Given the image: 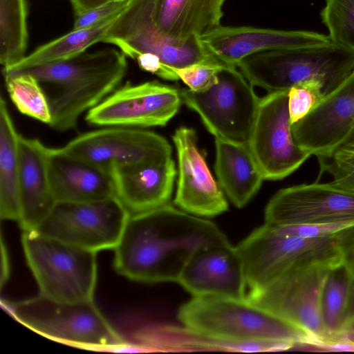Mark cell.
<instances>
[{"label":"cell","mask_w":354,"mask_h":354,"mask_svg":"<svg viewBox=\"0 0 354 354\" xmlns=\"http://www.w3.org/2000/svg\"><path fill=\"white\" fill-rule=\"evenodd\" d=\"M226 0H158L155 21L171 39L185 42L218 26Z\"/></svg>","instance_id":"cb8c5ba5"},{"label":"cell","mask_w":354,"mask_h":354,"mask_svg":"<svg viewBox=\"0 0 354 354\" xmlns=\"http://www.w3.org/2000/svg\"><path fill=\"white\" fill-rule=\"evenodd\" d=\"M182 103L180 90L174 87L157 81L126 82L86 112L85 120L100 127L165 126Z\"/></svg>","instance_id":"4fadbf2b"},{"label":"cell","mask_w":354,"mask_h":354,"mask_svg":"<svg viewBox=\"0 0 354 354\" xmlns=\"http://www.w3.org/2000/svg\"><path fill=\"white\" fill-rule=\"evenodd\" d=\"M229 243L215 223L169 203L130 214L114 249L113 266L137 281L178 282L196 253Z\"/></svg>","instance_id":"6da1fadb"},{"label":"cell","mask_w":354,"mask_h":354,"mask_svg":"<svg viewBox=\"0 0 354 354\" xmlns=\"http://www.w3.org/2000/svg\"><path fill=\"white\" fill-rule=\"evenodd\" d=\"M353 225L354 222L352 221H337L274 226L281 232L289 235L306 238H319L334 236L341 230Z\"/></svg>","instance_id":"e575fe53"},{"label":"cell","mask_w":354,"mask_h":354,"mask_svg":"<svg viewBox=\"0 0 354 354\" xmlns=\"http://www.w3.org/2000/svg\"><path fill=\"white\" fill-rule=\"evenodd\" d=\"M2 305L25 326L60 343L99 351H116L128 344L93 300L60 302L39 295L15 303L5 301Z\"/></svg>","instance_id":"8992f818"},{"label":"cell","mask_w":354,"mask_h":354,"mask_svg":"<svg viewBox=\"0 0 354 354\" xmlns=\"http://www.w3.org/2000/svg\"><path fill=\"white\" fill-rule=\"evenodd\" d=\"M134 0H109L80 15H75L72 30L93 26L124 10Z\"/></svg>","instance_id":"d590c367"},{"label":"cell","mask_w":354,"mask_h":354,"mask_svg":"<svg viewBox=\"0 0 354 354\" xmlns=\"http://www.w3.org/2000/svg\"><path fill=\"white\" fill-rule=\"evenodd\" d=\"M354 124V73L292 125L295 142L317 157L330 154Z\"/></svg>","instance_id":"ac0fdd59"},{"label":"cell","mask_w":354,"mask_h":354,"mask_svg":"<svg viewBox=\"0 0 354 354\" xmlns=\"http://www.w3.org/2000/svg\"><path fill=\"white\" fill-rule=\"evenodd\" d=\"M147 343L148 349L156 351L218 350L239 352H257L263 350L258 342L236 344L214 339L186 327L165 326L143 333L141 338Z\"/></svg>","instance_id":"4316f807"},{"label":"cell","mask_w":354,"mask_h":354,"mask_svg":"<svg viewBox=\"0 0 354 354\" xmlns=\"http://www.w3.org/2000/svg\"><path fill=\"white\" fill-rule=\"evenodd\" d=\"M64 152L107 170L171 156V147L160 135L140 128L103 127L77 136L60 147Z\"/></svg>","instance_id":"5bb4252c"},{"label":"cell","mask_w":354,"mask_h":354,"mask_svg":"<svg viewBox=\"0 0 354 354\" xmlns=\"http://www.w3.org/2000/svg\"><path fill=\"white\" fill-rule=\"evenodd\" d=\"M18 133L2 96L0 99V216L19 220Z\"/></svg>","instance_id":"d4e9b609"},{"label":"cell","mask_w":354,"mask_h":354,"mask_svg":"<svg viewBox=\"0 0 354 354\" xmlns=\"http://www.w3.org/2000/svg\"><path fill=\"white\" fill-rule=\"evenodd\" d=\"M321 17L332 42L354 50V0H325Z\"/></svg>","instance_id":"4dcf8cb0"},{"label":"cell","mask_w":354,"mask_h":354,"mask_svg":"<svg viewBox=\"0 0 354 354\" xmlns=\"http://www.w3.org/2000/svg\"><path fill=\"white\" fill-rule=\"evenodd\" d=\"M177 316L183 326L217 340L316 346L307 333L247 299L192 297Z\"/></svg>","instance_id":"3957f363"},{"label":"cell","mask_w":354,"mask_h":354,"mask_svg":"<svg viewBox=\"0 0 354 354\" xmlns=\"http://www.w3.org/2000/svg\"><path fill=\"white\" fill-rule=\"evenodd\" d=\"M265 221L272 225L354 222V192L318 182L283 188L268 203Z\"/></svg>","instance_id":"9a60e30c"},{"label":"cell","mask_w":354,"mask_h":354,"mask_svg":"<svg viewBox=\"0 0 354 354\" xmlns=\"http://www.w3.org/2000/svg\"><path fill=\"white\" fill-rule=\"evenodd\" d=\"M9 277V263L5 245L1 240V284H3Z\"/></svg>","instance_id":"ab89813d"},{"label":"cell","mask_w":354,"mask_h":354,"mask_svg":"<svg viewBox=\"0 0 354 354\" xmlns=\"http://www.w3.org/2000/svg\"><path fill=\"white\" fill-rule=\"evenodd\" d=\"M236 68L223 66L207 88H183L180 94L182 102L199 115L215 138L248 144L260 98Z\"/></svg>","instance_id":"ba28073f"},{"label":"cell","mask_w":354,"mask_h":354,"mask_svg":"<svg viewBox=\"0 0 354 354\" xmlns=\"http://www.w3.org/2000/svg\"><path fill=\"white\" fill-rule=\"evenodd\" d=\"M19 202L22 231L35 230L49 214L55 201L48 170L49 147L39 139L20 135Z\"/></svg>","instance_id":"7402d4cb"},{"label":"cell","mask_w":354,"mask_h":354,"mask_svg":"<svg viewBox=\"0 0 354 354\" xmlns=\"http://www.w3.org/2000/svg\"><path fill=\"white\" fill-rule=\"evenodd\" d=\"M236 249L243 265L247 294L263 289L288 272L342 265L335 235L300 237L267 223L254 230Z\"/></svg>","instance_id":"5b68a950"},{"label":"cell","mask_w":354,"mask_h":354,"mask_svg":"<svg viewBox=\"0 0 354 354\" xmlns=\"http://www.w3.org/2000/svg\"><path fill=\"white\" fill-rule=\"evenodd\" d=\"M324 97L323 88L318 83H304L290 88L288 104L292 125L306 115Z\"/></svg>","instance_id":"d6a6232c"},{"label":"cell","mask_w":354,"mask_h":354,"mask_svg":"<svg viewBox=\"0 0 354 354\" xmlns=\"http://www.w3.org/2000/svg\"><path fill=\"white\" fill-rule=\"evenodd\" d=\"M6 86L15 106L22 114L46 124L51 120L48 99L40 82L26 73L3 75Z\"/></svg>","instance_id":"f546056e"},{"label":"cell","mask_w":354,"mask_h":354,"mask_svg":"<svg viewBox=\"0 0 354 354\" xmlns=\"http://www.w3.org/2000/svg\"><path fill=\"white\" fill-rule=\"evenodd\" d=\"M215 171L218 185L239 208L259 191L263 176L248 144L215 138Z\"/></svg>","instance_id":"603a6c76"},{"label":"cell","mask_w":354,"mask_h":354,"mask_svg":"<svg viewBox=\"0 0 354 354\" xmlns=\"http://www.w3.org/2000/svg\"><path fill=\"white\" fill-rule=\"evenodd\" d=\"M21 243L39 295L60 302L93 300L97 252L52 239L35 230L22 231Z\"/></svg>","instance_id":"52a82bcc"},{"label":"cell","mask_w":354,"mask_h":354,"mask_svg":"<svg viewBox=\"0 0 354 354\" xmlns=\"http://www.w3.org/2000/svg\"><path fill=\"white\" fill-rule=\"evenodd\" d=\"M338 148L354 149V124L346 138L342 141Z\"/></svg>","instance_id":"60d3db41"},{"label":"cell","mask_w":354,"mask_h":354,"mask_svg":"<svg viewBox=\"0 0 354 354\" xmlns=\"http://www.w3.org/2000/svg\"><path fill=\"white\" fill-rule=\"evenodd\" d=\"M237 68L252 86L268 93L315 82L322 85L326 97L354 73V50L331 42L266 50L245 57Z\"/></svg>","instance_id":"277c9868"},{"label":"cell","mask_w":354,"mask_h":354,"mask_svg":"<svg viewBox=\"0 0 354 354\" xmlns=\"http://www.w3.org/2000/svg\"><path fill=\"white\" fill-rule=\"evenodd\" d=\"M26 0H0V63L10 68L26 55L28 44Z\"/></svg>","instance_id":"83f0119b"},{"label":"cell","mask_w":354,"mask_h":354,"mask_svg":"<svg viewBox=\"0 0 354 354\" xmlns=\"http://www.w3.org/2000/svg\"><path fill=\"white\" fill-rule=\"evenodd\" d=\"M109 0H70L75 15L93 10Z\"/></svg>","instance_id":"f35d334b"},{"label":"cell","mask_w":354,"mask_h":354,"mask_svg":"<svg viewBox=\"0 0 354 354\" xmlns=\"http://www.w3.org/2000/svg\"><path fill=\"white\" fill-rule=\"evenodd\" d=\"M288 91L268 93L260 98L248 142L264 180H281L312 156L295 141Z\"/></svg>","instance_id":"7c38bea8"},{"label":"cell","mask_w":354,"mask_h":354,"mask_svg":"<svg viewBox=\"0 0 354 354\" xmlns=\"http://www.w3.org/2000/svg\"><path fill=\"white\" fill-rule=\"evenodd\" d=\"M330 270L288 272L263 289L248 293L246 299L307 333L315 346L326 349L337 342L326 331L321 315V294Z\"/></svg>","instance_id":"8fae6325"},{"label":"cell","mask_w":354,"mask_h":354,"mask_svg":"<svg viewBox=\"0 0 354 354\" xmlns=\"http://www.w3.org/2000/svg\"><path fill=\"white\" fill-rule=\"evenodd\" d=\"M48 170L55 203H82L115 196L109 170L69 155L59 148H50Z\"/></svg>","instance_id":"44dd1931"},{"label":"cell","mask_w":354,"mask_h":354,"mask_svg":"<svg viewBox=\"0 0 354 354\" xmlns=\"http://www.w3.org/2000/svg\"><path fill=\"white\" fill-rule=\"evenodd\" d=\"M120 13L93 26L72 30L66 35L37 48L17 64L3 71L40 66L67 59L82 53L94 44L102 41L107 30Z\"/></svg>","instance_id":"484cf974"},{"label":"cell","mask_w":354,"mask_h":354,"mask_svg":"<svg viewBox=\"0 0 354 354\" xmlns=\"http://www.w3.org/2000/svg\"><path fill=\"white\" fill-rule=\"evenodd\" d=\"M354 328V272L351 274L346 306L344 316V333Z\"/></svg>","instance_id":"74e56055"},{"label":"cell","mask_w":354,"mask_h":354,"mask_svg":"<svg viewBox=\"0 0 354 354\" xmlns=\"http://www.w3.org/2000/svg\"><path fill=\"white\" fill-rule=\"evenodd\" d=\"M317 159L322 173L332 176L333 185L354 192V149L338 148Z\"/></svg>","instance_id":"1f68e13d"},{"label":"cell","mask_w":354,"mask_h":354,"mask_svg":"<svg viewBox=\"0 0 354 354\" xmlns=\"http://www.w3.org/2000/svg\"><path fill=\"white\" fill-rule=\"evenodd\" d=\"M127 70V56L120 50L109 48L2 73H26L40 82L59 86L60 92L49 99L51 120L48 125L55 131L64 132L75 129L83 113L88 112L114 91Z\"/></svg>","instance_id":"7a4b0ae2"},{"label":"cell","mask_w":354,"mask_h":354,"mask_svg":"<svg viewBox=\"0 0 354 354\" xmlns=\"http://www.w3.org/2000/svg\"><path fill=\"white\" fill-rule=\"evenodd\" d=\"M223 66L225 65L218 63H198L174 71L189 89L200 91L207 88L215 80L218 71Z\"/></svg>","instance_id":"836d02e7"},{"label":"cell","mask_w":354,"mask_h":354,"mask_svg":"<svg viewBox=\"0 0 354 354\" xmlns=\"http://www.w3.org/2000/svg\"><path fill=\"white\" fill-rule=\"evenodd\" d=\"M115 196L130 214L169 204L176 176L171 156L109 169Z\"/></svg>","instance_id":"ffe728a7"},{"label":"cell","mask_w":354,"mask_h":354,"mask_svg":"<svg viewBox=\"0 0 354 354\" xmlns=\"http://www.w3.org/2000/svg\"><path fill=\"white\" fill-rule=\"evenodd\" d=\"M351 274L342 264L330 269L325 279L321 294V315L328 333L336 341L342 340L344 316L346 306Z\"/></svg>","instance_id":"f1b7e54d"},{"label":"cell","mask_w":354,"mask_h":354,"mask_svg":"<svg viewBox=\"0 0 354 354\" xmlns=\"http://www.w3.org/2000/svg\"><path fill=\"white\" fill-rule=\"evenodd\" d=\"M178 283L193 297L246 299L242 259L236 247L230 243L196 253L186 264Z\"/></svg>","instance_id":"d6986e66"},{"label":"cell","mask_w":354,"mask_h":354,"mask_svg":"<svg viewBox=\"0 0 354 354\" xmlns=\"http://www.w3.org/2000/svg\"><path fill=\"white\" fill-rule=\"evenodd\" d=\"M342 339L354 346V328L346 330L342 335Z\"/></svg>","instance_id":"b9f144b4"},{"label":"cell","mask_w":354,"mask_h":354,"mask_svg":"<svg viewBox=\"0 0 354 354\" xmlns=\"http://www.w3.org/2000/svg\"><path fill=\"white\" fill-rule=\"evenodd\" d=\"M178 158V180L175 204L197 216L212 217L228 209L220 185L213 178L197 145L196 131L187 127L172 136Z\"/></svg>","instance_id":"2e32d148"},{"label":"cell","mask_w":354,"mask_h":354,"mask_svg":"<svg viewBox=\"0 0 354 354\" xmlns=\"http://www.w3.org/2000/svg\"><path fill=\"white\" fill-rule=\"evenodd\" d=\"M335 239L342 258V264L349 272H354V225L335 234Z\"/></svg>","instance_id":"8d00e7d4"},{"label":"cell","mask_w":354,"mask_h":354,"mask_svg":"<svg viewBox=\"0 0 354 354\" xmlns=\"http://www.w3.org/2000/svg\"><path fill=\"white\" fill-rule=\"evenodd\" d=\"M130 216L116 197L82 203H56L35 231L97 252L114 250Z\"/></svg>","instance_id":"30bf717a"},{"label":"cell","mask_w":354,"mask_h":354,"mask_svg":"<svg viewBox=\"0 0 354 354\" xmlns=\"http://www.w3.org/2000/svg\"><path fill=\"white\" fill-rule=\"evenodd\" d=\"M199 39L221 63L234 67L243 58L256 53L317 46L332 42L328 35L312 31L221 25L201 35Z\"/></svg>","instance_id":"e0dca14e"},{"label":"cell","mask_w":354,"mask_h":354,"mask_svg":"<svg viewBox=\"0 0 354 354\" xmlns=\"http://www.w3.org/2000/svg\"><path fill=\"white\" fill-rule=\"evenodd\" d=\"M157 1L134 0L111 24L102 42L116 46L133 60L142 54L155 55L171 71L198 63L223 64L202 44L199 37L178 42L162 33L155 21Z\"/></svg>","instance_id":"9c48e42d"}]
</instances>
